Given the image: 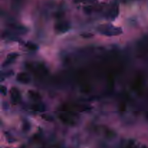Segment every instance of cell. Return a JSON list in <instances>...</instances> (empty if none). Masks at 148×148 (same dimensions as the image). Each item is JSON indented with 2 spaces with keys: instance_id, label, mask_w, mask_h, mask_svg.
Here are the masks:
<instances>
[{
  "instance_id": "9c48e42d",
  "label": "cell",
  "mask_w": 148,
  "mask_h": 148,
  "mask_svg": "<svg viewBox=\"0 0 148 148\" xmlns=\"http://www.w3.org/2000/svg\"><path fill=\"white\" fill-rule=\"evenodd\" d=\"M27 46L28 47V48H30V49H31V50H35V48H37V46H35V44H32V43H28V44H27Z\"/></svg>"
},
{
  "instance_id": "52a82bcc",
  "label": "cell",
  "mask_w": 148,
  "mask_h": 148,
  "mask_svg": "<svg viewBox=\"0 0 148 148\" xmlns=\"http://www.w3.org/2000/svg\"><path fill=\"white\" fill-rule=\"evenodd\" d=\"M28 95H30L31 98L33 99V100H39V99L41 98V95H40L37 92L33 91V90H29V91H28Z\"/></svg>"
},
{
  "instance_id": "277c9868",
  "label": "cell",
  "mask_w": 148,
  "mask_h": 148,
  "mask_svg": "<svg viewBox=\"0 0 148 148\" xmlns=\"http://www.w3.org/2000/svg\"><path fill=\"white\" fill-rule=\"evenodd\" d=\"M59 119H61V121L64 122V123L68 125H74V121L72 119H71L70 117H69L68 116H65V115H61L59 116Z\"/></svg>"
},
{
  "instance_id": "ba28073f",
  "label": "cell",
  "mask_w": 148,
  "mask_h": 148,
  "mask_svg": "<svg viewBox=\"0 0 148 148\" xmlns=\"http://www.w3.org/2000/svg\"><path fill=\"white\" fill-rule=\"evenodd\" d=\"M74 2L76 3H79V2H87V3H94L96 2V0H73Z\"/></svg>"
},
{
  "instance_id": "6da1fadb",
  "label": "cell",
  "mask_w": 148,
  "mask_h": 148,
  "mask_svg": "<svg viewBox=\"0 0 148 148\" xmlns=\"http://www.w3.org/2000/svg\"><path fill=\"white\" fill-rule=\"evenodd\" d=\"M98 31L106 35H119V34H121V33H122L121 28H116V27L113 26L111 25H101L98 28Z\"/></svg>"
},
{
  "instance_id": "5b68a950",
  "label": "cell",
  "mask_w": 148,
  "mask_h": 148,
  "mask_svg": "<svg viewBox=\"0 0 148 148\" xmlns=\"http://www.w3.org/2000/svg\"><path fill=\"white\" fill-rule=\"evenodd\" d=\"M18 56V54H9L8 57V59H7L6 60H5V64H4V66L5 65H8V64H10L11 62H12V61H14V60L15 59L17 58V57Z\"/></svg>"
},
{
  "instance_id": "30bf717a",
  "label": "cell",
  "mask_w": 148,
  "mask_h": 148,
  "mask_svg": "<svg viewBox=\"0 0 148 148\" xmlns=\"http://www.w3.org/2000/svg\"><path fill=\"white\" fill-rule=\"evenodd\" d=\"M1 93H2V95H5L7 94V88H6V87H4V86H2V87H1Z\"/></svg>"
},
{
  "instance_id": "3957f363",
  "label": "cell",
  "mask_w": 148,
  "mask_h": 148,
  "mask_svg": "<svg viewBox=\"0 0 148 148\" xmlns=\"http://www.w3.org/2000/svg\"><path fill=\"white\" fill-rule=\"evenodd\" d=\"M11 97H12V100L14 102L19 101L20 100V95L19 90L15 87L11 89Z\"/></svg>"
},
{
  "instance_id": "8992f818",
  "label": "cell",
  "mask_w": 148,
  "mask_h": 148,
  "mask_svg": "<svg viewBox=\"0 0 148 148\" xmlns=\"http://www.w3.org/2000/svg\"><path fill=\"white\" fill-rule=\"evenodd\" d=\"M57 29L58 30V31L59 32H65L67 30L69 29V25L65 23H59L57 25Z\"/></svg>"
},
{
  "instance_id": "7a4b0ae2",
  "label": "cell",
  "mask_w": 148,
  "mask_h": 148,
  "mask_svg": "<svg viewBox=\"0 0 148 148\" xmlns=\"http://www.w3.org/2000/svg\"><path fill=\"white\" fill-rule=\"evenodd\" d=\"M17 80L23 84H28L30 82V77L26 73H20L17 77Z\"/></svg>"
}]
</instances>
